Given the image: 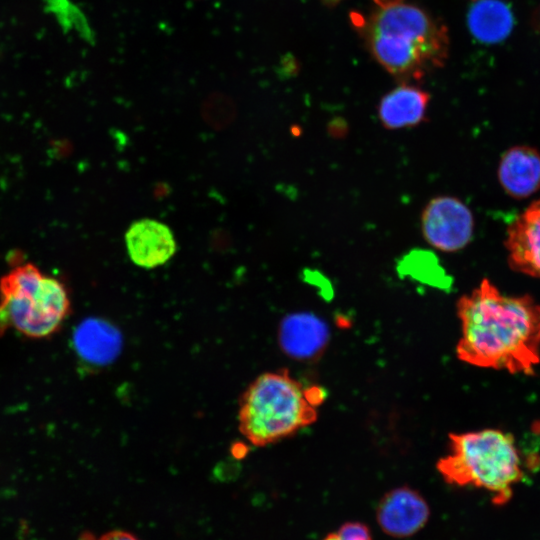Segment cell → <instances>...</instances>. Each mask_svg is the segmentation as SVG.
I'll list each match as a JSON object with an SVG mask.
<instances>
[{
  "mask_svg": "<svg viewBox=\"0 0 540 540\" xmlns=\"http://www.w3.org/2000/svg\"><path fill=\"white\" fill-rule=\"evenodd\" d=\"M322 540H372L370 528L362 522L348 521Z\"/></svg>",
  "mask_w": 540,
  "mask_h": 540,
  "instance_id": "cell-15",
  "label": "cell"
},
{
  "mask_svg": "<svg viewBox=\"0 0 540 540\" xmlns=\"http://www.w3.org/2000/svg\"><path fill=\"white\" fill-rule=\"evenodd\" d=\"M327 325L310 313L287 316L280 328V343L284 351L297 359H311L323 351L328 341Z\"/></svg>",
  "mask_w": 540,
  "mask_h": 540,
  "instance_id": "cell-11",
  "label": "cell"
},
{
  "mask_svg": "<svg viewBox=\"0 0 540 540\" xmlns=\"http://www.w3.org/2000/svg\"><path fill=\"white\" fill-rule=\"evenodd\" d=\"M325 1L328 3H336L339 0H325ZM402 1L403 0H374L377 6H387V5L395 4Z\"/></svg>",
  "mask_w": 540,
  "mask_h": 540,
  "instance_id": "cell-18",
  "label": "cell"
},
{
  "mask_svg": "<svg viewBox=\"0 0 540 540\" xmlns=\"http://www.w3.org/2000/svg\"><path fill=\"white\" fill-rule=\"evenodd\" d=\"M467 25L473 37L486 44L505 40L514 26L509 6L500 0H478L467 14Z\"/></svg>",
  "mask_w": 540,
  "mask_h": 540,
  "instance_id": "cell-13",
  "label": "cell"
},
{
  "mask_svg": "<svg viewBox=\"0 0 540 540\" xmlns=\"http://www.w3.org/2000/svg\"><path fill=\"white\" fill-rule=\"evenodd\" d=\"M125 241L133 263L148 269L164 264L176 251L170 228L153 219L134 222L125 235Z\"/></svg>",
  "mask_w": 540,
  "mask_h": 540,
  "instance_id": "cell-9",
  "label": "cell"
},
{
  "mask_svg": "<svg viewBox=\"0 0 540 540\" xmlns=\"http://www.w3.org/2000/svg\"><path fill=\"white\" fill-rule=\"evenodd\" d=\"M352 22L376 61L406 83L441 67L448 56L446 27L423 9L398 2L377 6Z\"/></svg>",
  "mask_w": 540,
  "mask_h": 540,
  "instance_id": "cell-2",
  "label": "cell"
},
{
  "mask_svg": "<svg viewBox=\"0 0 540 540\" xmlns=\"http://www.w3.org/2000/svg\"><path fill=\"white\" fill-rule=\"evenodd\" d=\"M426 499L415 489L397 487L378 502L376 520L380 529L393 538H408L421 531L430 518Z\"/></svg>",
  "mask_w": 540,
  "mask_h": 540,
  "instance_id": "cell-7",
  "label": "cell"
},
{
  "mask_svg": "<svg viewBox=\"0 0 540 540\" xmlns=\"http://www.w3.org/2000/svg\"><path fill=\"white\" fill-rule=\"evenodd\" d=\"M324 397L320 387L304 386L286 369L266 372L241 396L239 431L254 446L273 444L314 423Z\"/></svg>",
  "mask_w": 540,
  "mask_h": 540,
  "instance_id": "cell-3",
  "label": "cell"
},
{
  "mask_svg": "<svg viewBox=\"0 0 540 540\" xmlns=\"http://www.w3.org/2000/svg\"><path fill=\"white\" fill-rule=\"evenodd\" d=\"M430 95L424 90L402 83L388 92L380 101L378 116L387 129H400L418 125L423 121Z\"/></svg>",
  "mask_w": 540,
  "mask_h": 540,
  "instance_id": "cell-12",
  "label": "cell"
},
{
  "mask_svg": "<svg viewBox=\"0 0 540 540\" xmlns=\"http://www.w3.org/2000/svg\"><path fill=\"white\" fill-rule=\"evenodd\" d=\"M497 175L506 194L528 198L540 190V152L528 145L510 147L500 159Z\"/></svg>",
  "mask_w": 540,
  "mask_h": 540,
  "instance_id": "cell-10",
  "label": "cell"
},
{
  "mask_svg": "<svg viewBox=\"0 0 540 540\" xmlns=\"http://www.w3.org/2000/svg\"><path fill=\"white\" fill-rule=\"evenodd\" d=\"M0 295V336L10 328L31 338L50 336L70 308L64 285L44 276L33 264L19 265L5 275Z\"/></svg>",
  "mask_w": 540,
  "mask_h": 540,
  "instance_id": "cell-5",
  "label": "cell"
},
{
  "mask_svg": "<svg viewBox=\"0 0 540 540\" xmlns=\"http://www.w3.org/2000/svg\"><path fill=\"white\" fill-rule=\"evenodd\" d=\"M531 25L533 29L540 34V3L535 8L531 16Z\"/></svg>",
  "mask_w": 540,
  "mask_h": 540,
  "instance_id": "cell-17",
  "label": "cell"
},
{
  "mask_svg": "<svg viewBox=\"0 0 540 540\" xmlns=\"http://www.w3.org/2000/svg\"><path fill=\"white\" fill-rule=\"evenodd\" d=\"M421 222L426 241L444 252L464 248L473 236V214L455 197L439 196L432 199L423 211Z\"/></svg>",
  "mask_w": 540,
  "mask_h": 540,
  "instance_id": "cell-6",
  "label": "cell"
},
{
  "mask_svg": "<svg viewBox=\"0 0 540 540\" xmlns=\"http://www.w3.org/2000/svg\"><path fill=\"white\" fill-rule=\"evenodd\" d=\"M119 333L110 324L98 319L82 322L74 333L78 354L93 364H106L119 350Z\"/></svg>",
  "mask_w": 540,
  "mask_h": 540,
  "instance_id": "cell-14",
  "label": "cell"
},
{
  "mask_svg": "<svg viewBox=\"0 0 540 540\" xmlns=\"http://www.w3.org/2000/svg\"><path fill=\"white\" fill-rule=\"evenodd\" d=\"M98 540H139L135 535L124 530H113L102 535Z\"/></svg>",
  "mask_w": 540,
  "mask_h": 540,
  "instance_id": "cell-16",
  "label": "cell"
},
{
  "mask_svg": "<svg viewBox=\"0 0 540 540\" xmlns=\"http://www.w3.org/2000/svg\"><path fill=\"white\" fill-rule=\"evenodd\" d=\"M450 452L439 459L443 479L489 492L496 505L508 502L525 477L526 462L515 437L499 429L451 433Z\"/></svg>",
  "mask_w": 540,
  "mask_h": 540,
  "instance_id": "cell-4",
  "label": "cell"
},
{
  "mask_svg": "<svg viewBox=\"0 0 540 540\" xmlns=\"http://www.w3.org/2000/svg\"><path fill=\"white\" fill-rule=\"evenodd\" d=\"M504 245L513 271L540 279V199L510 223Z\"/></svg>",
  "mask_w": 540,
  "mask_h": 540,
  "instance_id": "cell-8",
  "label": "cell"
},
{
  "mask_svg": "<svg viewBox=\"0 0 540 540\" xmlns=\"http://www.w3.org/2000/svg\"><path fill=\"white\" fill-rule=\"evenodd\" d=\"M460 360L477 367L534 374L540 362V304L506 295L483 279L457 302Z\"/></svg>",
  "mask_w": 540,
  "mask_h": 540,
  "instance_id": "cell-1",
  "label": "cell"
}]
</instances>
